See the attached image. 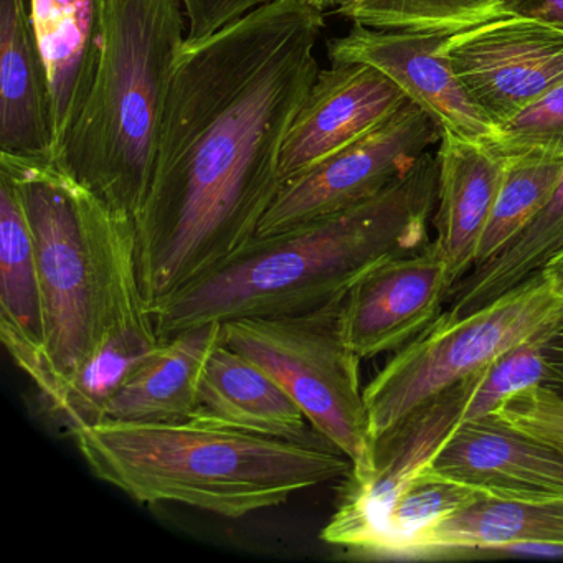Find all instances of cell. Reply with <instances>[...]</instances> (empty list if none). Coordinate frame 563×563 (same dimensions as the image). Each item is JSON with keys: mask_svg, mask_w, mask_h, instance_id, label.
Here are the masks:
<instances>
[{"mask_svg": "<svg viewBox=\"0 0 563 563\" xmlns=\"http://www.w3.org/2000/svg\"><path fill=\"white\" fill-rule=\"evenodd\" d=\"M451 288L450 265L433 240L385 260L345 295L349 344L361 358L398 351L437 321Z\"/></svg>", "mask_w": 563, "mask_h": 563, "instance_id": "cell-11", "label": "cell"}, {"mask_svg": "<svg viewBox=\"0 0 563 563\" xmlns=\"http://www.w3.org/2000/svg\"><path fill=\"white\" fill-rule=\"evenodd\" d=\"M187 18V41L216 34L225 25L273 0H183Z\"/></svg>", "mask_w": 563, "mask_h": 563, "instance_id": "cell-29", "label": "cell"}, {"mask_svg": "<svg viewBox=\"0 0 563 563\" xmlns=\"http://www.w3.org/2000/svg\"><path fill=\"white\" fill-rule=\"evenodd\" d=\"M34 235L45 318L42 397L52 410L118 329L151 312L137 279L134 222L48 157L0 154Z\"/></svg>", "mask_w": 563, "mask_h": 563, "instance_id": "cell-3", "label": "cell"}, {"mask_svg": "<svg viewBox=\"0 0 563 563\" xmlns=\"http://www.w3.org/2000/svg\"><path fill=\"white\" fill-rule=\"evenodd\" d=\"M433 467L499 499H563V454L493 417L460 424Z\"/></svg>", "mask_w": 563, "mask_h": 563, "instance_id": "cell-14", "label": "cell"}, {"mask_svg": "<svg viewBox=\"0 0 563 563\" xmlns=\"http://www.w3.org/2000/svg\"><path fill=\"white\" fill-rule=\"evenodd\" d=\"M542 273L545 275V278L549 279L553 289L563 298V250L556 253V255L547 263Z\"/></svg>", "mask_w": 563, "mask_h": 563, "instance_id": "cell-32", "label": "cell"}, {"mask_svg": "<svg viewBox=\"0 0 563 563\" xmlns=\"http://www.w3.org/2000/svg\"><path fill=\"white\" fill-rule=\"evenodd\" d=\"M487 496L479 487L440 473L431 464L398 490L358 552L405 556L421 533Z\"/></svg>", "mask_w": 563, "mask_h": 563, "instance_id": "cell-23", "label": "cell"}, {"mask_svg": "<svg viewBox=\"0 0 563 563\" xmlns=\"http://www.w3.org/2000/svg\"><path fill=\"white\" fill-rule=\"evenodd\" d=\"M98 479L137 503H173L240 519L345 477L351 460L324 438L266 437L199 418L101 421L75 431Z\"/></svg>", "mask_w": 563, "mask_h": 563, "instance_id": "cell-4", "label": "cell"}, {"mask_svg": "<svg viewBox=\"0 0 563 563\" xmlns=\"http://www.w3.org/2000/svg\"><path fill=\"white\" fill-rule=\"evenodd\" d=\"M563 556V499L484 497L421 533L405 556Z\"/></svg>", "mask_w": 563, "mask_h": 563, "instance_id": "cell-17", "label": "cell"}, {"mask_svg": "<svg viewBox=\"0 0 563 563\" xmlns=\"http://www.w3.org/2000/svg\"><path fill=\"white\" fill-rule=\"evenodd\" d=\"M344 298L298 314L223 322L222 342L268 372L312 430L351 460L347 477L364 481L374 471L375 441L361 385L362 358L345 338Z\"/></svg>", "mask_w": 563, "mask_h": 563, "instance_id": "cell-6", "label": "cell"}, {"mask_svg": "<svg viewBox=\"0 0 563 563\" xmlns=\"http://www.w3.org/2000/svg\"><path fill=\"white\" fill-rule=\"evenodd\" d=\"M540 347L547 365L545 387L563 397V314L540 332Z\"/></svg>", "mask_w": 563, "mask_h": 563, "instance_id": "cell-30", "label": "cell"}, {"mask_svg": "<svg viewBox=\"0 0 563 563\" xmlns=\"http://www.w3.org/2000/svg\"><path fill=\"white\" fill-rule=\"evenodd\" d=\"M0 338L12 361L41 387L45 318L34 235L21 194L0 173Z\"/></svg>", "mask_w": 563, "mask_h": 563, "instance_id": "cell-20", "label": "cell"}, {"mask_svg": "<svg viewBox=\"0 0 563 563\" xmlns=\"http://www.w3.org/2000/svg\"><path fill=\"white\" fill-rule=\"evenodd\" d=\"M489 417L563 454V397L545 385L512 395Z\"/></svg>", "mask_w": 563, "mask_h": 563, "instance_id": "cell-28", "label": "cell"}, {"mask_svg": "<svg viewBox=\"0 0 563 563\" xmlns=\"http://www.w3.org/2000/svg\"><path fill=\"white\" fill-rule=\"evenodd\" d=\"M510 2H512V0H509V5H510Z\"/></svg>", "mask_w": 563, "mask_h": 563, "instance_id": "cell-34", "label": "cell"}, {"mask_svg": "<svg viewBox=\"0 0 563 563\" xmlns=\"http://www.w3.org/2000/svg\"><path fill=\"white\" fill-rule=\"evenodd\" d=\"M509 11L563 24V0H512Z\"/></svg>", "mask_w": 563, "mask_h": 563, "instance_id": "cell-31", "label": "cell"}, {"mask_svg": "<svg viewBox=\"0 0 563 563\" xmlns=\"http://www.w3.org/2000/svg\"><path fill=\"white\" fill-rule=\"evenodd\" d=\"M0 150L54 159L47 68L31 0H0Z\"/></svg>", "mask_w": 563, "mask_h": 563, "instance_id": "cell-18", "label": "cell"}, {"mask_svg": "<svg viewBox=\"0 0 563 563\" xmlns=\"http://www.w3.org/2000/svg\"><path fill=\"white\" fill-rule=\"evenodd\" d=\"M186 21L183 0H104L103 54L93 90L54 159L133 222L150 189Z\"/></svg>", "mask_w": 563, "mask_h": 563, "instance_id": "cell-5", "label": "cell"}, {"mask_svg": "<svg viewBox=\"0 0 563 563\" xmlns=\"http://www.w3.org/2000/svg\"><path fill=\"white\" fill-rule=\"evenodd\" d=\"M484 371L424 401L375 440L374 471L364 481L345 476L334 514L321 532L324 542L361 550L398 490L434 463L446 441L464 423L467 404L479 387Z\"/></svg>", "mask_w": 563, "mask_h": 563, "instance_id": "cell-10", "label": "cell"}, {"mask_svg": "<svg viewBox=\"0 0 563 563\" xmlns=\"http://www.w3.org/2000/svg\"><path fill=\"white\" fill-rule=\"evenodd\" d=\"M563 314V298L542 272L453 321L438 318L364 388L374 441L424 401L489 367Z\"/></svg>", "mask_w": 563, "mask_h": 563, "instance_id": "cell-7", "label": "cell"}, {"mask_svg": "<svg viewBox=\"0 0 563 563\" xmlns=\"http://www.w3.org/2000/svg\"><path fill=\"white\" fill-rule=\"evenodd\" d=\"M190 418L286 440L322 438L309 431L305 411L268 372L223 342L207 361L199 408Z\"/></svg>", "mask_w": 563, "mask_h": 563, "instance_id": "cell-21", "label": "cell"}, {"mask_svg": "<svg viewBox=\"0 0 563 563\" xmlns=\"http://www.w3.org/2000/svg\"><path fill=\"white\" fill-rule=\"evenodd\" d=\"M408 101L371 65L335 64L319 71L283 144L282 186L380 126Z\"/></svg>", "mask_w": 563, "mask_h": 563, "instance_id": "cell-13", "label": "cell"}, {"mask_svg": "<svg viewBox=\"0 0 563 563\" xmlns=\"http://www.w3.org/2000/svg\"><path fill=\"white\" fill-rule=\"evenodd\" d=\"M486 143L506 157H563V85L500 123Z\"/></svg>", "mask_w": 563, "mask_h": 563, "instance_id": "cell-26", "label": "cell"}, {"mask_svg": "<svg viewBox=\"0 0 563 563\" xmlns=\"http://www.w3.org/2000/svg\"><path fill=\"white\" fill-rule=\"evenodd\" d=\"M461 87L499 126L563 85V24L507 11L443 44Z\"/></svg>", "mask_w": 563, "mask_h": 563, "instance_id": "cell-9", "label": "cell"}, {"mask_svg": "<svg viewBox=\"0 0 563 563\" xmlns=\"http://www.w3.org/2000/svg\"><path fill=\"white\" fill-rule=\"evenodd\" d=\"M31 8L47 68L55 159L93 90L103 54L104 0H31Z\"/></svg>", "mask_w": 563, "mask_h": 563, "instance_id": "cell-16", "label": "cell"}, {"mask_svg": "<svg viewBox=\"0 0 563 563\" xmlns=\"http://www.w3.org/2000/svg\"><path fill=\"white\" fill-rule=\"evenodd\" d=\"M440 124L408 101L380 126L286 180L256 235H269L358 206L408 173L440 143Z\"/></svg>", "mask_w": 563, "mask_h": 563, "instance_id": "cell-8", "label": "cell"}, {"mask_svg": "<svg viewBox=\"0 0 563 563\" xmlns=\"http://www.w3.org/2000/svg\"><path fill=\"white\" fill-rule=\"evenodd\" d=\"M324 12L273 0L174 64L150 189L134 220L147 305L245 245L275 200L289 128L319 75Z\"/></svg>", "mask_w": 563, "mask_h": 563, "instance_id": "cell-1", "label": "cell"}, {"mask_svg": "<svg viewBox=\"0 0 563 563\" xmlns=\"http://www.w3.org/2000/svg\"><path fill=\"white\" fill-rule=\"evenodd\" d=\"M509 11V0H341L335 14L362 27L453 35Z\"/></svg>", "mask_w": 563, "mask_h": 563, "instance_id": "cell-24", "label": "cell"}, {"mask_svg": "<svg viewBox=\"0 0 563 563\" xmlns=\"http://www.w3.org/2000/svg\"><path fill=\"white\" fill-rule=\"evenodd\" d=\"M438 199L433 242L450 265L454 283L476 265L506 173L507 157L486 141L467 140L443 131L437 150Z\"/></svg>", "mask_w": 563, "mask_h": 563, "instance_id": "cell-15", "label": "cell"}, {"mask_svg": "<svg viewBox=\"0 0 563 563\" xmlns=\"http://www.w3.org/2000/svg\"><path fill=\"white\" fill-rule=\"evenodd\" d=\"M563 250V176L545 206L500 250L474 266L448 292L443 321L463 318L517 288Z\"/></svg>", "mask_w": 563, "mask_h": 563, "instance_id": "cell-22", "label": "cell"}, {"mask_svg": "<svg viewBox=\"0 0 563 563\" xmlns=\"http://www.w3.org/2000/svg\"><path fill=\"white\" fill-rule=\"evenodd\" d=\"M545 382L547 365L537 334L504 352L484 371L483 380L467 404L464 423L489 417L507 398Z\"/></svg>", "mask_w": 563, "mask_h": 563, "instance_id": "cell-27", "label": "cell"}, {"mask_svg": "<svg viewBox=\"0 0 563 563\" xmlns=\"http://www.w3.org/2000/svg\"><path fill=\"white\" fill-rule=\"evenodd\" d=\"M562 176L563 157H507L503 184L474 266L493 258L536 217Z\"/></svg>", "mask_w": 563, "mask_h": 563, "instance_id": "cell-25", "label": "cell"}, {"mask_svg": "<svg viewBox=\"0 0 563 563\" xmlns=\"http://www.w3.org/2000/svg\"><path fill=\"white\" fill-rule=\"evenodd\" d=\"M450 35L385 31L354 25L328 42L331 65L365 64L387 75L411 103L430 114L441 130L474 141H489L496 126L470 100L443 44Z\"/></svg>", "mask_w": 563, "mask_h": 563, "instance_id": "cell-12", "label": "cell"}, {"mask_svg": "<svg viewBox=\"0 0 563 563\" xmlns=\"http://www.w3.org/2000/svg\"><path fill=\"white\" fill-rule=\"evenodd\" d=\"M302 2L312 5V8L319 9V11L325 12L338 8L341 0H302Z\"/></svg>", "mask_w": 563, "mask_h": 563, "instance_id": "cell-33", "label": "cell"}, {"mask_svg": "<svg viewBox=\"0 0 563 563\" xmlns=\"http://www.w3.org/2000/svg\"><path fill=\"white\" fill-rule=\"evenodd\" d=\"M438 157L424 153L377 196L334 216L255 235L232 255L151 306L157 334L210 322L275 318L344 298L385 260L430 242Z\"/></svg>", "mask_w": 563, "mask_h": 563, "instance_id": "cell-2", "label": "cell"}, {"mask_svg": "<svg viewBox=\"0 0 563 563\" xmlns=\"http://www.w3.org/2000/svg\"><path fill=\"white\" fill-rule=\"evenodd\" d=\"M222 322H210L163 339L108 398L101 421H176L192 417L199 408L207 361L222 342Z\"/></svg>", "mask_w": 563, "mask_h": 563, "instance_id": "cell-19", "label": "cell"}]
</instances>
